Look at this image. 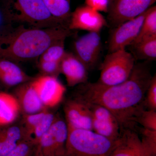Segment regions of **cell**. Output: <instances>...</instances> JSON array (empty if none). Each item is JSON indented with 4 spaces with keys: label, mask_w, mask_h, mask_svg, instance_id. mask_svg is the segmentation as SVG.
<instances>
[{
    "label": "cell",
    "mask_w": 156,
    "mask_h": 156,
    "mask_svg": "<svg viewBox=\"0 0 156 156\" xmlns=\"http://www.w3.org/2000/svg\"><path fill=\"white\" fill-rule=\"evenodd\" d=\"M32 81L17 86L14 92V96L23 115L36 113L47 110L41 101Z\"/></svg>",
    "instance_id": "2e32d148"
},
{
    "label": "cell",
    "mask_w": 156,
    "mask_h": 156,
    "mask_svg": "<svg viewBox=\"0 0 156 156\" xmlns=\"http://www.w3.org/2000/svg\"><path fill=\"white\" fill-rule=\"evenodd\" d=\"M20 112L19 103L14 95L0 92V126L14 122Z\"/></svg>",
    "instance_id": "e0dca14e"
},
{
    "label": "cell",
    "mask_w": 156,
    "mask_h": 156,
    "mask_svg": "<svg viewBox=\"0 0 156 156\" xmlns=\"http://www.w3.org/2000/svg\"><path fill=\"white\" fill-rule=\"evenodd\" d=\"M85 5L99 12L107 13L109 0H85Z\"/></svg>",
    "instance_id": "4dcf8cb0"
},
{
    "label": "cell",
    "mask_w": 156,
    "mask_h": 156,
    "mask_svg": "<svg viewBox=\"0 0 156 156\" xmlns=\"http://www.w3.org/2000/svg\"><path fill=\"white\" fill-rule=\"evenodd\" d=\"M64 156H109L116 142L92 130L68 128Z\"/></svg>",
    "instance_id": "277c9868"
},
{
    "label": "cell",
    "mask_w": 156,
    "mask_h": 156,
    "mask_svg": "<svg viewBox=\"0 0 156 156\" xmlns=\"http://www.w3.org/2000/svg\"><path fill=\"white\" fill-rule=\"evenodd\" d=\"M136 122L142 128L156 131V110H143L136 118Z\"/></svg>",
    "instance_id": "484cf974"
},
{
    "label": "cell",
    "mask_w": 156,
    "mask_h": 156,
    "mask_svg": "<svg viewBox=\"0 0 156 156\" xmlns=\"http://www.w3.org/2000/svg\"><path fill=\"white\" fill-rule=\"evenodd\" d=\"M135 59L126 49L108 53L101 66L99 83L114 86L128 80L135 65Z\"/></svg>",
    "instance_id": "5b68a950"
},
{
    "label": "cell",
    "mask_w": 156,
    "mask_h": 156,
    "mask_svg": "<svg viewBox=\"0 0 156 156\" xmlns=\"http://www.w3.org/2000/svg\"><path fill=\"white\" fill-rule=\"evenodd\" d=\"M68 132L66 121L56 117L50 130L36 144L33 156H64Z\"/></svg>",
    "instance_id": "8992f818"
},
{
    "label": "cell",
    "mask_w": 156,
    "mask_h": 156,
    "mask_svg": "<svg viewBox=\"0 0 156 156\" xmlns=\"http://www.w3.org/2000/svg\"><path fill=\"white\" fill-rule=\"evenodd\" d=\"M24 140L21 126H9L0 130V156H5Z\"/></svg>",
    "instance_id": "ac0fdd59"
},
{
    "label": "cell",
    "mask_w": 156,
    "mask_h": 156,
    "mask_svg": "<svg viewBox=\"0 0 156 156\" xmlns=\"http://www.w3.org/2000/svg\"><path fill=\"white\" fill-rule=\"evenodd\" d=\"M6 14L15 22L29 27L44 28L66 23L53 17L43 0H9L6 6Z\"/></svg>",
    "instance_id": "3957f363"
},
{
    "label": "cell",
    "mask_w": 156,
    "mask_h": 156,
    "mask_svg": "<svg viewBox=\"0 0 156 156\" xmlns=\"http://www.w3.org/2000/svg\"><path fill=\"white\" fill-rule=\"evenodd\" d=\"M63 110L68 128L92 130L91 112L83 101L74 96L66 101Z\"/></svg>",
    "instance_id": "4fadbf2b"
},
{
    "label": "cell",
    "mask_w": 156,
    "mask_h": 156,
    "mask_svg": "<svg viewBox=\"0 0 156 156\" xmlns=\"http://www.w3.org/2000/svg\"><path fill=\"white\" fill-rule=\"evenodd\" d=\"M65 41L51 45L39 57V61H55L61 62L66 52L65 50Z\"/></svg>",
    "instance_id": "603a6c76"
},
{
    "label": "cell",
    "mask_w": 156,
    "mask_h": 156,
    "mask_svg": "<svg viewBox=\"0 0 156 156\" xmlns=\"http://www.w3.org/2000/svg\"><path fill=\"white\" fill-rule=\"evenodd\" d=\"M144 105L150 110H156V76H152L146 92L144 101Z\"/></svg>",
    "instance_id": "f1b7e54d"
},
{
    "label": "cell",
    "mask_w": 156,
    "mask_h": 156,
    "mask_svg": "<svg viewBox=\"0 0 156 156\" xmlns=\"http://www.w3.org/2000/svg\"><path fill=\"white\" fill-rule=\"evenodd\" d=\"M34 148L32 142L24 139L5 156H33Z\"/></svg>",
    "instance_id": "83f0119b"
},
{
    "label": "cell",
    "mask_w": 156,
    "mask_h": 156,
    "mask_svg": "<svg viewBox=\"0 0 156 156\" xmlns=\"http://www.w3.org/2000/svg\"><path fill=\"white\" fill-rule=\"evenodd\" d=\"M47 110L31 114L23 115L22 120V127L25 137L34 128L46 114Z\"/></svg>",
    "instance_id": "d4e9b609"
},
{
    "label": "cell",
    "mask_w": 156,
    "mask_h": 156,
    "mask_svg": "<svg viewBox=\"0 0 156 156\" xmlns=\"http://www.w3.org/2000/svg\"><path fill=\"white\" fill-rule=\"evenodd\" d=\"M140 140L147 156H156V131L141 128Z\"/></svg>",
    "instance_id": "cb8c5ba5"
},
{
    "label": "cell",
    "mask_w": 156,
    "mask_h": 156,
    "mask_svg": "<svg viewBox=\"0 0 156 156\" xmlns=\"http://www.w3.org/2000/svg\"><path fill=\"white\" fill-rule=\"evenodd\" d=\"M56 116L54 114L47 112L39 124L25 137V139L32 142L35 146L40 138L51 128Z\"/></svg>",
    "instance_id": "7402d4cb"
},
{
    "label": "cell",
    "mask_w": 156,
    "mask_h": 156,
    "mask_svg": "<svg viewBox=\"0 0 156 156\" xmlns=\"http://www.w3.org/2000/svg\"><path fill=\"white\" fill-rule=\"evenodd\" d=\"M1 22H2V17H1V14H0V24H1Z\"/></svg>",
    "instance_id": "1f68e13d"
},
{
    "label": "cell",
    "mask_w": 156,
    "mask_h": 156,
    "mask_svg": "<svg viewBox=\"0 0 156 156\" xmlns=\"http://www.w3.org/2000/svg\"><path fill=\"white\" fill-rule=\"evenodd\" d=\"M51 14L69 25L71 15L70 0H43Z\"/></svg>",
    "instance_id": "44dd1931"
},
{
    "label": "cell",
    "mask_w": 156,
    "mask_h": 156,
    "mask_svg": "<svg viewBox=\"0 0 156 156\" xmlns=\"http://www.w3.org/2000/svg\"><path fill=\"white\" fill-rule=\"evenodd\" d=\"M87 67L74 53L66 52L60 64V72L64 76L68 87H73L87 83Z\"/></svg>",
    "instance_id": "9a60e30c"
},
{
    "label": "cell",
    "mask_w": 156,
    "mask_h": 156,
    "mask_svg": "<svg viewBox=\"0 0 156 156\" xmlns=\"http://www.w3.org/2000/svg\"><path fill=\"white\" fill-rule=\"evenodd\" d=\"M109 156H147L134 129L123 128Z\"/></svg>",
    "instance_id": "5bb4252c"
},
{
    "label": "cell",
    "mask_w": 156,
    "mask_h": 156,
    "mask_svg": "<svg viewBox=\"0 0 156 156\" xmlns=\"http://www.w3.org/2000/svg\"><path fill=\"white\" fill-rule=\"evenodd\" d=\"M147 10L137 17L112 29L108 42V53L126 49L134 41L139 34Z\"/></svg>",
    "instance_id": "9c48e42d"
},
{
    "label": "cell",
    "mask_w": 156,
    "mask_h": 156,
    "mask_svg": "<svg viewBox=\"0 0 156 156\" xmlns=\"http://www.w3.org/2000/svg\"><path fill=\"white\" fill-rule=\"evenodd\" d=\"M85 103L89 107L92 115V131L116 142L119 138L122 130L116 117L108 109L103 106Z\"/></svg>",
    "instance_id": "ba28073f"
},
{
    "label": "cell",
    "mask_w": 156,
    "mask_h": 156,
    "mask_svg": "<svg viewBox=\"0 0 156 156\" xmlns=\"http://www.w3.org/2000/svg\"><path fill=\"white\" fill-rule=\"evenodd\" d=\"M25 73L11 60L0 58V75H20Z\"/></svg>",
    "instance_id": "f546056e"
},
{
    "label": "cell",
    "mask_w": 156,
    "mask_h": 156,
    "mask_svg": "<svg viewBox=\"0 0 156 156\" xmlns=\"http://www.w3.org/2000/svg\"><path fill=\"white\" fill-rule=\"evenodd\" d=\"M61 62L55 61H39V69L42 75L58 78L60 72Z\"/></svg>",
    "instance_id": "4316f807"
},
{
    "label": "cell",
    "mask_w": 156,
    "mask_h": 156,
    "mask_svg": "<svg viewBox=\"0 0 156 156\" xmlns=\"http://www.w3.org/2000/svg\"><path fill=\"white\" fill-rule=\"evenodd\" d=\"M148 62L135 64L131 75L122 83L105 86L87 82L79 85L74 96L108 109L122 129H134L136 118L144 110L146 92L152 78Z\"/></svg>",
    "instance_id": "6da1fadb"
},
{
    "label": "cell",
    "mask_w": 156,
    "mask_h": 156,
    "mask_svg": "<svg viewBox=\"0 0 156 156\" xmlns=\"http://www.w3.org/2000/svg\"><path fill=\"white\" fill-rule=\"evenodd\" d=\"M154 36H156V6H152L148 9L138 35L129 46L136 45Z\"/></svg>",
    "instance_id": "ffe728a7"
},
{
    "label": "cell",
    "mask_w": 156,
    "mask_h": 156,
    "mask_svg": "<svg viewBox=\"0 0 156 156\" xmlns=\"http://www.w3.org/2000/svg\"><path fill=\"white\" fill-rule=\"evenodd\" d=\"M68 26L48 28L20 25L0 33V58L26 61L39 58L51 45L65 41L72 34Z\"/></svg>",
    "instance_id": "7a4b0ae2"
},
{
    "label": "cell",
    "mask_w": 156,
    "mask_h": 156,
    "mask_svg": "<svg viewBox=\"0 0 156 156\" xmlns=\"http://www.w3.org/2000/svg\"><path fill=\"white\" fill-rule=\"evenodd\" d=\"M131 47L132 51L131 53L135 60L145 61L156 60V36L147 39Z\"/></svg>",
    "instance_id": "d6986e66"
},
{
    "label": "cell",
    "mask_w": 156,
    "mask_h": 156,
    "mask_svg": "<svg viewBox=\"0 0 156 156\" xmlns=\"http://www.w3.org/2000/svg\"><path fill=\"white\" fill-rule=\"evenodd\" d=\"M32 82L46 109L56 106L61 101L65 88L57 78L42 75Z\"/></svg>",
    "instance_id": "7c38bea8"
},
{
    "label": "cell",
    "mask_w": 156,
    "mask_h": 156,
    "mask_svg": "<svg viewBox=\"0 0 156 156\" xmlns=\"http://www.w3.org/2000/svg\"><path fill=\"white\" fill-rule=\"evenodd\" d=\"M156 0H109L107 21L114 28L149 9Z\"/></svg>",
    "instance_id": "52a82bcc"
},
{
    "label": "cell",
    "mask_w": 156,
    "mask_h": 156,
    "mask_svg": "<svg viewBox=\"0 0 156 156\" xmlns=\"http://www.w3.org/2000/svg\"><path fill=\"white\" fill-rule=\"evenodd\" d=\"M101 47L100 32H89L74 42V54L88 71L91 70L95 67L99 60Z\"/></svg>",
    "instance_id": "30bf717a"
},
{
    "label": "cell",
    "mask_w": 156,
    "mask_h": 156,
    "mask_svg": "<svg viewBox=\"0 0 156 156\" xmlns=\"http://www.w3.org/2000/svg\"><path fill=\"white\" fill-rule=\"evenodd\" d=\"M108 25L106 19L100 12L84 5L77 7L71 13L69 28L72 31L100 32Z\"/></svg>",
    "instance_id": "8fae6325"
}]
</instances>
